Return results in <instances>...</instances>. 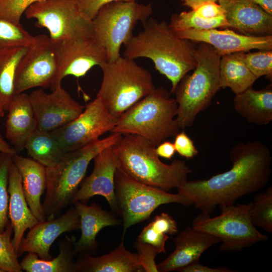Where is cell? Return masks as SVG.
<instances>
[{
  "mask_svg": "<svg viewBox=\"0 0 272 272\" xmlns=\"http://www.w3.org/2000/svg\"><path fill=\"white\" fill-rule=\"evenodd\" d=\"M35 19L36 25L46 29L55 44L78 38L93 37L92 20L84 16L73 0H40L24 13Z\"/></svg>",
  "mask_w": 272,
  "mask_h": 272,
  "instance_id": "8fae6325",
  "label": "cell"
},
{
  "mask_svg": "<svg viewBox=\"0 0 272 272\" xmlns=\"http://www.w3.org/2000/svg\"><path fill=\"white\" fill-rule=\"evenodd\" d=\"M100 67L103 78L96 97L117 118L155 88L150 73L134 59L120 56Z\"/></svg>",
  "mask_w": 272,
  "mask_h": 272,
  "instance_id": "52a82bcc",
  "label": "cell"
},
{
  "mask_svg": "<svg viewBox=\"0 0 272 272\" xmlns=\"http://www.w3.org/2000/svg\"><path fill=\"white\" fill-rule=\"evenodd\" d=\"M219 0H182L183 5L194 10L198 6L209 2L216 3Z\"/></svg>",
  "mask_w": 272,
  "mask_h": 272,
  "instance_id": "7dc6e473",
  "label": "cell"
},
{
  "mask_svg": "<svg viewBox=\"0 0 272 272\" xmlns=\"http://www.w3.org/2000/svg\"><path fill=\"white\" fill-rule=\"evenodd\" d=\"M12 155L2 153L0 157V233L10 222L9 217V171Z\"/></svg>",
  "mask_w": 272,
  "mask_h": 272,
  "instance_id": "836d02e7",
  "label": "cell"
},
{
  "mask_svg": "<svg viewBox=\"0 0 272 272\" xmlns=\"http://www.w3.org/2000/svg\"><path fill=\"white\" fill-rule=\"evenodd\" d=\"M134 247L137 250L139 259L145 272H158L155 257L160 253L158 249L154 246L137 240Z\"/></svg>",
  "mask_w": 272,
  "mask_h": 272,
  "instance_id": "74e56055",
  "label": "cell"
},
{
  "mask_svg": "<svg viewBox=\"0 0 272 272\" xmlns=\"http://www.w3.org/2000/svg\"><path fill=\"white\" fill-rule=\"evenodd\" d=\"M163 87L148 95L117 118L110 132L141 136L157 146L179 131L176 120L178 104Z\"/></svg>",
  "mask_w": 272,
  "mask_h": 272,
  "instance_id": "5b68a950",
  "label": "cell"
},
{
  "mask_svg": "<svg viewBox=\"0 0 272 272\" xmlns=\"http://www.w3.org/2000/svg\"><path fill=\"white\" fill-rule=\"evenodd\" d=\"M117 120L108 112L101 100L96 97L78 117L51 131L66 153L99 140L101 135L111 131Z\"/></svg>",
  "mask_w": 272,
  "mask_h": 272,
  "instance_id": "4fadbf2b",
  "label": "cell"
},
{
  "mask_svg": "<svg viewBox=\"0 0 272 272\" xmlns=\"http://www.w3.org/2000/svg\"><path fill=\"white\" fill-rule=\"evenodd\" d=\"M32 36L20 24L0 19V50L6 48L28 46Z\"/></svg>",
  "mask_w": 272,
  "mask_h": 272,
  "instance_id": "d6a6232c",
  "label": "cell"
},
{
  "mask_svg": "<svg viewBox=\"0 0 272 272\" xmlns=\"http://www.w3.org/2000/svg\"><path fill=\"white\" fill-rule=\"evenodd\" d=\"M59 64L56 75L50 87L51 90L61 85L65 77L85 76L93 67L107 62L105 48L93 37L69 39L55 44Z\"/></svg>",
  "mask_w": 272,
  "mask_h": 272,
  "instance_id": "5bb4252c",
  "label": "cell"
},
{
  "mask_svg": "<svg viewBox=\"0 0 272 272\" xmlns=\"http://www.w3.org/2000/svg\"><path fill=\"white\" fill-rule=\"evenodd\" d=\"M74 241L67 236L60 240L59 254L50 259H42L34 252H27L20 262L22 269L27 272H75Z\"/></svg>",
  "mask_w": 272,
  "mask_h": 272,
  "instance_id": "83f0119b",
  "label": "cell"
},
{
  "mask_svg": "<svg viewBox=\"0 0 272 272\" xmlns=\"http://www.w3.org/2000/svg\"><path fill=\"white\" fill-rule=\"evenodd\" d=\"M8 192L9 217L14 233L12 242L17 253L25 232L39 221L29 207L23 191L21 174L13 161L9 167Z\"/></svg>",
  "mask_w": 272,
  "mask_h": 272,
  "instance_id": "7402d4cb",
  "label": "cell"
},
{
  "mask_svg": "<svg viewBox=\"0 0 272 272\" xmlns=\"http://www.w3.org/2000/svg\"><path fill=\"white\" fill-rule=\"evenodd\" d=\"M252 201L247 204L219 207L221 214L211 217L201 212L192 220V227L220 239V250L239 251L255 244L266 241L268 236L260 232L250 217Z\"/></svg>",
  "mask_w": 272,
  "mask_h": 272,
  "instance_id": "9c48e42d",
  "label": "cell"
},
{
  "mask_svg": "<svg viewBox=\"0 0 272 272\" xmlns=\"http://www.w3.org/2000/svg\"><path fill=\"white\" fill-rule=\"evenodd\" d=\"M0 272H4L2 270L0 269Z\"/></svg>",
  "mask_w": 272,
  "mask_h": 272,
  "instance_id": "f907efd6",
  "label": "cell"
},
{
  "mask_svg": "<svg viewBox=\"0 0 272 272\" xmlns=\"http://www.w3.org/2000/svg\"><path fill=\"white\" fill-rule=\"evenodd\" d=\"M27 48V46H18L0 50V105L5 111L15 95L16 70Z\"/></svg>",
  "mask_w": 272,
  "mask_h": 272,
  "instance_id": "f546056e",
  "label": "cell"
},
{
  "mask_svg": "<svg viewBox=\"0 0 272 272\" xmlns=\"http://www.w3.org/2000/svg\"><path fill=\"white\" fill-rule=\"evenodd\" d=\"M156 147L146 139L134 134H123L111 150L117 168L145 184L168 192L187 180L192 170L185 161L175 159L170 164L162 162Z\"/></svg>",
  "mask_w": 272,
  "mask_h": 272,
  "instance_id": "3957f363",
  "label": "cell"
},
{
  "mask_svg": "<svg viewBox=\"0 0 272 272\" xmlns=\"http://www.w3.org/2000/svg\"><path fill=\"white\" fill-rule=\"evenodd\" d=\"M133 2L135 0H73L82 14L92 20L100 9L104 5L114 1Z\"/></svg>",
  "mask_w": 272,
  "mask_h": 272,
  "instance_id": "b9f144b4",
  "label": "cell"
},
{
  "mask_svg": "<svg viewBox=\"0 0 272 272\" xmlns=\"http://www.w3.org/2000/svg\"><path fill=\"white\" fill-rule=\"evenodd\" d=\"M143 23V29L127 43L123 56L151 59L155 69L171 83L170 93L197 64L195 42L178 37L166 21L153 18Z\"/></svg>",
  "mask_w": 272,
  "mask_h": 272,
  "instance_id": "7a4b0ae2",
  "label": "cell"
},
{
  "mask_svg": "<svg viewBox=\"0 0 272 272\" xmlns=\"http://www.w3.org/2000/svg\"><path fill=\"white\" fill-rule=\"evenodd\" d=\"M30 101L37 123L38 128L51 131L73 120L84 110L81 105L61 87L50 93L42 89L29 95Z\"/></svg>",
  "mask_w": 272,
  "mask_h": 272,
  "instance_id": "9a60e30c",
  "label": "cell"
},
{
  "mask_svg": "<svg viewBox=\"0 0 272 272\" xmlns=\"http://www.w3.org/2000/svg\"><path fill=\"white\" fill-rule=\"evenodd\" d=\"M12 161L19 171L26 199L32 213L40 221L46 220L41 197L46 190V167L32 158L12 155Z\"/></svg>",
  "mask_w": 272,
  "mask_h": 272,
  "instance_id": "d4e9b609",
  "label": "cell"
},
{
  "mask_svg": "<svg viewBox=\"0 0 272 272\" xmlns=\"http://www.w3.org/2000/svg\"><path fill=\"white\" fill-rule=\"evenodd\" d=\"M72 205L80 216L81 231L80 239L74 243L75 253L94 254L98 245L96 240L98 233L104 227L121 225V221L95 202L89 206L76 201Z\"/></svg>",
  "mask_w": 272,
  "mask_h": 272,
  "instance_id": "44dd1931",
  "label": "cell"
},
{
  "mask_svg": "<svg viewBox=\"0 0 272 272\" xmlns=\"http://www.w3.org/2000/svg\"><path fill=\"white\" fill-rule=\"evenodd\" d=\"M181 272H231L230 269L226 267L212 268L201 264L199 262L192 263L183 268Z\"/></svg>",
  "mask_w": 272,
  "mask_h": 272,
  "instance_id": "ee69618b",
  "label": "cell"
},
{
  "mask_svg": "<svg viewBox=\"0 0 272 272\" xmlns=\"http://www.w3.org/2000/svg\"><path fill=\"white\" fill-rule=\"evenodd\" d=\"M244 54V62L251 72L258 79L265 76L271 81L272 50H259Z\"/></svg>",
  "mask_w": 272,
  "mask_h": 272,
  "instance_id": "d590c367",
  "label": "cell"
},
{
  "mask_svg": "<svg viewBox=\"0 0 272 272\" xmlns=\"http://www.w3.org/2000/svg\"><path fill=\"white\" fill-rule=\"evenodd\" d=\"M13 230L11 222L0 233V269L4 272H22L18 256L13 247L11 236Z\"/></svg>",
  "mask_w": 272,
  "mask_h": 272,
  "instance_id": "e575fe53",
  "label": "cell"
},
{
  "mask_svg": "<svg viewBox=\"0 0 272 272\" xmlns=\"http://www.w3.org/2000/svg\"><path fill=\"white\" fill-rule=\"evenodd\" d=\"M149 224L154 231L159 233L175 235L178 232L176 222L166 213L157 215Z\"/></svg>",
  "mask_w": 272,
  "mask_h": 272,
  "instance_id": "60d3db41",
  "label": "cell"
},
{
  "mask_svg": "<svg viewBox=\"0 0 272 272\" xmlns=\"http://www.w3.org/2000/svg\"><path fill=\"white\" fill-rule=\"evenodd\" d=\"M111 147L104 149L94 158L93 170L82 181L72 204L76 201L86 203L93 196L101 195L106 198L111 210L120 214L114 189V176L117 167Z\"/></svg>",
  "mask_w": 272,
  "mask_h": 272,
  "instance_id": "ac0fdd59",
  "label": "cell"
},
{
  "mask_svg": "<svg viewBox=\"0 0 272 272\" xmlns=\"http://www.w3.org/2000/svg\"><path fill=\"white\" fill-rule=\"evenodd\" d=\"M80 228V216L74 206L63 214L51 220L38 222L29 229L17 252L18 257L25 252H34L44 259H50V248L62 234Z\"/></svg>",
  "mask_w": 272,
  "mask_h": 272,
  "instance_id": "2e32d148",
  "label": "cell"
},
{
  "mask_svg": "<svg viewBox=\"0 0 272 272\" xmlns=\"http://www.w3.org/2000/svg\"><path fill=\"white\" fill-rule=\"evenodd\" d=\"M25 149L32 159L45 167L56 165L65 153L52 131L38 128L28 139Z\"/></svg>",
  "mask_w": 272,
  "mask_h": 272,
  "instance_id": "f1b7e54d",
  "label": "cell"
},
{
  "mask_svg": "<svg viewBox=\"0 0 272 272\" xmlns=\"http://www.w3.org/2000/svg\"><path fill=\"white\" fill-rule=\"evenodd\" d=\"M156 151L159 157L171 160L176 151L173 143L169 141H163L156 147Z\"/></svg>",
  "mask_w": 272,
  "mask_h": 272,
  "instance_id": "f6af8a7d",
  "label": "cell"
},
{
  "mask_svg": "<svg viewBox=\"0 0 272 272\" xmlns=\"http://www.w3.org/2000/svg\"><path fill=\"white\" fill-rule=\"evenodd\" d=\"M250 212L252 223L267 233L272 232V187L253 197Z\"/></svg>",
  "mask_w": 272,
  "mask_h": 272,
  "instance_id": "1f68e13d",
  "label": "cell"
},
{
  "mask_svg": "<svg viewBox=\"0 0 272 272\" xmlns=\"http://www.w3.org/2000/svg\"><path fill=\"white\" fill-rule=\"evenodd\" d=\"M179 38L211 45L220 56L251 49L272 50V35L239 34L230 30L187 29L174 31Z\"/></svg>",
  "mask_w": 272,
  "mask_h": 272,
  "instance_id": "e0dca14e",
  "label": "cell"
},
{
  "mask_svg": "<svg viewBox=\"0 0 272 272\" xmlns=\"http://www.w3.org/2000/svg\"><path fill=\"white\" fill-rule=\"evenodd\" d=\"M197 17L206 19H213L224 15L223 8L216 3L209 2L202 4L194 10H191Z\"/></svg>",
  "mask_w": 272,
  "mask_h": 272,
  "instance_id": "7bdbcfd3",
  "label": "cell"
},
{
  "mask_svg": "<svg viewBox=\"0 0 272 272\" xmlns=\"http://www.w3.org/2000/svg\"><path fill=\"white\" fill-rule=\"evenodd\" d=\"M267 13L272 15V0H249Z\"/></svg>",
  "mask_w": 272,
  "mask_h": 272,
  "instance_id": "c3c4849f",
  "label": "cell"
},
{
  "mask_svg": "<svg viewBox=\"0 0 272 272\" xmlns=\"http://www.w3.org/2000/svg\"><path fill=\"white\" fill-rule=\"evenodd\" d=\"M59 57L56 46L48 36L33 37L17 67L15 94L36 87H50L56 75Z\"/></svg>",
  "mask_w": 272,
  "mask_h": 272,
  "instance_id": "7c38bea8",
  "label": "cell"
},
{
  "mask_svg": "<svg viewBox=\"0 0 272 272\" xmlns=\"http://www.w3.org/2000/svg\"><path fill=\"white\" fill-rule=\"evenodd\" d=\"M220 242V239L211 234L188 227L175 238L174 250L157 264L158 271H180L187 266L199 262L205 251Z\"/></svg>",
  "mask_w": 272,
  "mask_h": 272,
  "instance_id": "d6986e66",
  "label": "cell"
},
{
  "mask_svg": "<svg viewBox=\"0 0 272 272\" xmlns=\"http://www.w3.org/2000/svg\"><path fill=\"white\" fill-rule=\"evenodd\" d=\"M229 170L208 179L186 181L177 188L195 208L211 214L217 207L234 205L243 196L259 191L267 184L272 158L259 141L235 145L229 153Z\"/></svg>",
  "mask_w": 272,
  "mask_h": 272,
  "instance_id": "6da1fadb",
  "label": "cell"
},
{
  "mask_svg": "<svg viewBox=\"0 0 272 272\" xmlns=\"http://www.w3.org/2000/svg\"><path fill=\"white\" fill-rule=\"evenodd\" d=\"M169 238L167 234L156 232L148 224L143 228L137 240L154 246L158 249L160 253H165V244Z\"/></svg>",
  "mask_w": 272,
  "mask_h": 272,
  "instance_id": "f35d334b",
  "label": "cell"
},
{
  "mask_svg": "<svg viewBox=\"0 0 272 272\" xmlns=\"http://www.w3.org/2000/svg\"><path fill=\"white\" fill-rule=\"evenodd\" d=\"M5 114V110L3 109V108L0 105V117H2L4 116Z\"/></svg>",
  "mask_w": 272,
  "mask_h": 272,
  "instance_id": "681fc988",
  "label": "cell"
},
{
  "mask_svg": "<svg viewBox=\"0 0 272 272\" xmlns=\"http://www.w3.org/2000/svg\"><path fill=\"white\" fill-rule=\"evenodd\" d=\"M230 27L244 35H270L272 15L249 0H219Z\"/></svg>",
  "mask_w": 272,
  "mask_h": 272,
  "instance_id": "ffe728a7",
  "label": "cell"
},
{
  "mask_svg": "<svg viewBox=\"0 0 272 272\" xmlns=\"http://www.w3.org/2000/svg\"><path fill=\"white\" fill-rule=\"evenodd\" d=\"M246 52L238 51L221 57L219 66L221 88H229L237 94L252 87L257 78L244 62Z\"/></svg>",
  "mask_w": 272,
  "mask_h": 272,
  "instance_id": "4316f807",
  "label": "cell"
},
{
  "mask_svg": "<svg viewBox=\"0 0 272 272\" xmlns=\"http://www.w3.org/2000/svg\"><path fill=\"white\" fill-rule=\"evenodd\" d=\"M122 235L119 245L110 253L99 256L79 253L75 272H143L137 253L127 250Z\"/></svg>",
  "mask_w": 272,
  "mask_h": 272,
  "instance_id": "603a6c76",
  "label": "cell"
},
{
  "mask_svg": "<svg viewBox=\"0 0 272 272\" xmlns=\"http://www.w3.org/2000/svg\"><path fill=\"white\" fill-rule=\"evenodd\" d=\"M233 104L235 111L249 123L267 125L272 121V84L235 94Z\"/></svg>",
  "mask_w": 272,
  "mask_h": 272,
  "instance_id": "484cf974",
  "label": "cell"
},
{
  "mask_svg": "<svg viewBox=\"0 0 272 272\" xmlns=\"http://www.w3.org/2000/svg\"><path fill=\"white\" fill-rule=\"evenodd\" d=\"M6 135L17 151L25 149L30 137L37 129V123L29 95L23 92L13 97L7 109Z\"/></svg>",
  "mask_w": 272,
  "mask_h": 272,
  "instance_id": "cb8c5ba5",
  "label": "cell"
},
{
  "mask_svg": "<svg viewBox=\"0 0 272 272\" xmlns=\"http://www.w3.org/2000/svg\"><path fill=\"white\" fill-rule=\"evenodd\" d=\"M153 12L151 4L135 1H114L100 9L92 20L93 37L105 48L107 62H113L120 56L121 46L133 36L136 25L147 20Z\"/></svg>",
  "mask_w": 272,
  "mask_h": 272,
  "instance_id": "ba28073f",
  "label": "cell"
},
{
  "mask_svg": "<svg viewBox=\"0 0 272 272\" xmlns=\"http://www.w3.org/2000/svg\"><path fill=\"white\" fill-rule=\"evenodd\" d=\"M121 136L112 132L104 139L65 153L56 165L46 167V194L42 207L46 220L56 218L72 205L90 162L101 151L114 145Z\"/></svg>",
  "mask_w": 272,
  "mask_h": 272,
  "instance_id": "277c9868",
  "label": "cell"
},
{
  "mask_svg": "<svg viewBox=\"0 0 272 272\" xmlns=\"http://www.w3.org/2000/svg\"><path fill=\"white\" fill-rule=\"evenodd\" d=\"M195 55L197 64L193 72L181 80L173 93L178 104L175 119L180 129L191 126L197 114L208 108L221 88V56L205 42H197Z\"/></svg>",
  "mask_w": 272,
  "mask_h": 272,
  "instance_id": "8992f818",
  "label": "cell"
},
{
  "mask_svg": "<svg viewBox=\"0 0 272 272\" xmlns=\"http://www.w3.org/2000/svg\"><path fill=\"white\" fill-rule=\"evenodd\" d=\"M169 25L174 31L209 30L229 27L224 15L213 19H206L196 16L191 11L173 14Z\"/></svg>",
  "mask_w": 272,
  "mask_h": 272,
  "instance_id": "4dcf8cb0",
  "label": "cell"
},
{
  "mask_svg": "<svg viewBox=\"0 0 272 272\" xmlns=\"http://www.w3.org/2000/svg\"><path fill=\"white\" fill-rule=\"evenodd\" d=\"M173 144L176 152L187 159L193 158L198 154V151L193 141L184 130L178 132L175 136Z\"/></svg>",
  "mask_w": 272,
  "mask_h": 272,
  "instance_id": "ab89813d",
  "label": "cell"
},
{
  "mask_svg": "<svg viewBox=\"0 0 272 272\" xmlns=\"http://www.w3.org/2000/svg\"><path fill=\"white\" fill-rule=\"evenodd\" d=\"M0 152L13 155L17 153L16 150L10 145L0 134Z\"/></svg>",
  "mask_w": 272,
  "mask_h": 272,
  "instance_id": "bcb514c9",
  "label": "cell"
},
{
  "mask_svg": "<svg viewBox=\"0 0 272 272\" xmlns=\"http://www.w3.org/2000/svg\"><path fill=\"white\" fill-rule=\"evenodd\" d=\"M115 197L123 220V233L130 227L150 218L159 206L177 203L192 206L185 196L172 194L141 183L124 174L117 168L114 176Z\"/></svg>",
  "mask_w": 272,
  "mask_h": 272,
  "instance_id": "30bf717a",
  "label": "cell"
},
{
  "mask_svg": "<svg viewBox=\"0 0 272 272\" xmlns=\"http://www.w3.org/2000/svg\"><path fill=\"white\" fill-rule=\"evenodd\" d=\"M40 0H0V19L20 24L21 17L31 5Z\"/></svg>",
  "mask_w": 272,
  "mask_h": 272,
  "instance_id": "8d00e7d4",
  "label": "cell"
}]
</instances>
